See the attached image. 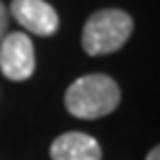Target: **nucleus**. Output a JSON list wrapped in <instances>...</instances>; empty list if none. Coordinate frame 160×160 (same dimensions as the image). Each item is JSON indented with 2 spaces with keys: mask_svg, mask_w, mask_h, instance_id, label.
Returning <instances> with one entry per match:
<instances>
[{
  "mask_svg": "<svg viewBox=\"0 0 160 160\" xmlns=\"http://www.w3.org/2000/svg\"><path fill=\"white\" fill-rule=\"evenodd\" d=\"M33 67H36V53L29 36L22 31H13L5 36L0 42V71L5 73V78L13 80V82L27 80L33 73Z\"/></svg>",
  "mask_w": 160,
  "mask_h": 160,
  "instance_id": "nucleus-3",
  "label": "nucleus"
},
{
  "mask_svg": "<svg viewBox=\"0 0 160 160\" xmlns=\"http://www.w3.org/2000/svg\"><path fill=\"white\" fill-rule=\"evenodd\" d=\"M133 31V20L120 9H100L85 22L82 47L89 56L113 53L122 47Z\"/></svg>",
  "mask_w": 160,
  "mask_h": 160,
  "instance_id": "nucleus-2",
  "label": "nucleus"
},
{
  "mask_svg": "<svg viewBox=\"0 0 160 160\" xmlns=\"http://www.w3.org/2000/svg\"><path fill=\"white\" fill-rule=\"evenodd\" d=\"M51 160H100V145L82 131H69L51 142Z\"/></svg>",
  "mask_w": 160,
  "mask_h": 160,
  "instance_id": "nucleus-5",
  "label": "nucleus"
},
{
  "mask_svg": "<svg viewBox=\"0 0 160 160\" xmlns=\"http://www.w3.org/2000/svg\"><path fill=\"white\" fill-rule=\"evenodd\" d=\"M5 29H7V7L0 2V42L5 38Z\"/></svg>",
  "mask_w": 160,
  "mask_h": 160,
  "instance_id": "nucleus-6",
  "label": "nucleus"
},
{
  "mask_svg": "<svg viewBox=\"0 0 160 160\" xmlns=\"http://www.w3.org/2000/svg\"><path fill=\"white\" fill-rule=\"evenodd\" d=\"M147 160H160V145H158V147H153V149L149 151Z\"/></svg>",
  "mask_w": 160,
  "mask_h": 160,
  "instance_id": "nucleus-7",
  "label": "nucleus"
},
{
  "mask_svg": "<svg viewBox=\"0 0 160 160\" xmlns=\"http://www.w3.org/2000/svg\"><path fill=\"white\" fill-rule=\"evenodd\" d=\"M65 105L76 118H102L120 105V89L113 78L105 73H89L69 85L65 93Z\"/></svg>",
  "mask_w": 160,
  "mask_h": 160,
  "instance_id": "nucleus-1",
  "label": "nucleus"
},
{
  "mask_svg": "<svg viewBox=\"0 0 160 160\" xmlns=\"http://www.w3.org/2000/svg\"><path fill=\"white\" fill-rule=\"evenodd\" d=\"M11 13L20 27L36 36H51L58 29V13L45 0H13Z\"/></svg>",
  "mask_w": 160,
  "mask_h": 160,
  "instance_id": "nucleus-4",
  "label": "nucleus"
}]
</instances>
